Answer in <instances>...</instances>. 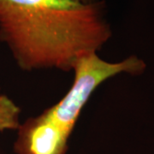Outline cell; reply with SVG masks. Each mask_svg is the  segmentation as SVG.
<instances>
[{"label": "cell", "instance_id": "cell-1", "mask_svg": "<svg viewBox=\"0 0 154 154\" xmlns=\"http://www.w3.org/2000/svg\"><path fill=\"white\" fill-rule=\"evenodd\" d=\"M111 35L104 0H0V41L24 71H72Z\"/></svg>", "mask_w": 154, "mask_h": 154}, {"label": "cell", "instance_id": "cell-2", "mask_svg": "<svg viewBox=\"0 0 154 154\" xmlns=\"http://www.w3.org/2000/svg\"><path fill=\"white\" fill-rule=\"evenodd\" d=\"M145 69L144 61L135 56L119 63L103 60L95 52L82 57L73 68L74 81L66 94L41 114L28 117L20 124L14 145L15 152L66 154L68 141L95 90L120 73L138 75Z\"/></svg>", "mask_w": 154, "mask_h": 154}, {"label": "cell", "instance_id": "cell-3", "mask_svg": "<svg viewBox=\"0 0 154 154\" xmlns=\"http://www.w3.org/2000/svg\"><path fill=\"white\" fill-rule=\"evenodd\" d=\"M21 109L5 94H0V133L17 130L20 126Z\"/></svg>", "mask_w": 154, "mask_h": 154}, {"label": "cell", "instance_id": "cell-4", "mask_svg": "<svg viewBox=\"0 0 154 154\" xmlns=\"http://www.w3.org/2000/svg\"><path fill=\"white\" fill-rule=\"evenodd\" d=\"M81 2H83V3H91V2H94L96 0H79Z\"/></svg>", "mask_w": 154, "mask_h": 154}]
</instances>
